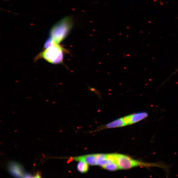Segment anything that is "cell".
I'll return each instance as SVG.
<instances>
[{"label": "cell", "instance_id": "1", "mask_svg": "<svg viewBox=\"0 0 178 178\" xmlns=\"http://www.w3.org/2000/svg\"><path fill=\"white\" fill-rule=\"evenodd\" d=\"M113 154L116 162L118 165L119 169L128 170L136 167L148 169L157 167L163 169L166 173L169 172L170 169V166L163 162H147L135 160L126 155Z\"/></svg>", "mask_w": 178, "mask_h": 178}, {"label": "cell", "instance_id": "2", "mask_svg": "<svg viewBox=\"0 0 178 178\" xmlns=\"http://www.w3.org/2000/svg\"><path fill=\"white\" fill-rule=\"evenodd\" d=\"M73 25L74 21L72 17H64L52 26L49 33V38L55 43L60 44L69 35Z\"/></svg>", "mask_w": 178, "mask_h": 178}, {"label": "cell", "instance_id": "3", "mask_svg": "<svg viewBox=\"0 0 178 178\" xmlns=\"http://www.w3.org/2000/svg\"><path fill=\"white\" fill-rule=\"evenodd\" d=\"M69 51L53 41L51 46L43 49L35 59V61L40 59L54 64H63L64 53Z\"/></svg>", "mask_w": 178, "mask_h": 178}, {"label": "cell", "instance_id": "4", "mask_svg": "<svg viewBox=\"0 0 178 178\" xmlns=\"http://www.w3.org/2000/svg\"><path fill=\"white\" fill-rule=\"evenodd\" d=\"M148 116V113L146 112L136 113L124 117L125 122L128 125L137 123L145 119Z\"/></svg>", "mask_w": 178, "mask_h": 178}, {"label": "cell", "instance_id": "5", "mask_svg": "<svg viewBox=\"0 0 178 178\" xmlns=\"http://www.w3.org/2000/svg\"><path fill=\"white\" fill-rule=\"evenodd\" d=\"M8 169L11 175L15 178H22L25 173L23 167L16 162H10L8 164Z\"/></svg>", "mask_w": 178, "mask_h": 178}, {"label": "cell", "instance_id": "6", "mask_svg": "<svg viewBox=\"0 0 178 178\" xmlns=\"http://www.w3.org/2000/svg\"><path fill=\"white\" fill-rule=\"evenodd\" d=\"M72 159L77 161H82L91 166L97 165V154L83 155L72 157Z\"/></svg>", "mask_w": 178, "mask_h": 178}, {"label": "cell", "instance_id": "7", "mask_svg": "<svg viewBox=\"0 0 178 178\" xmlns=\"http://www.w3.org/2000/svg\"><path fill=\"white\" fill-rule=\"evenodd\" d=\"M124 117L117 119L113 122L110 123L106 126L107 128H114L126 126Z\"/></svg>", "mask_w": 178, "mask_h": 178}, {"label": "cell", "instance_id": "8", "mask_svg": "<svg viewBox=\"0 0 178 178\" xmlns=\"http://www.w3.org/2000/svg\"><path fill=\"white\" fill-rule=\"evenodd\" d=\"M89 165L85 162L79 161L77 165L78 171L82 173H84L88 172L89 170Z\"/></svg>", "mask_w": 178, "mask_h": 178}, {"label": "cell", "instance_id": "9", "mask_svg": "<svg viewBox=\"0 0 178 178\" xmlns=\"http://www.w3.org/2000/svg\"><path fill=\"white\" fill-rule=\"evenodd\" d=\"M102 168L110 171H115L119 169V166L116 162L110 163L104 166Z\"/></svg>", "mask_w": 178, "mask_h": 178}, {"label": "cell", "instance_id": "10", "mask_svg": "<svg viewBox=\"0 0 178 178\" xmlns=\"http://www.w3.org/2000/svg\"><path fill=\"white\" fill-rule=\"evenodd\" d=\"M33 177L31 174L25 173L22 178H32Z\"/></svg>", "mask_w": 178, "mask_h": 178}, {"label": "cell", "instance_id": "11", "mask_svg": "<svg viewBox=\"0 0 178 178\" xmlns=\"http://www.w3.org/2000/svg\"><path fill=\"white\" fill-rule=\"evenodd\" d=\"M32 178H42V177L40 174H37L35 176L33 177Z\"/></svg>", "mask_w": 178, "mask_h": 178}, {"label": "cell", "instance_id": "12", "mask_svg": "<svg viewBox=\"0 0 178 178\" xmlns=\"http://www.w3.org/2000/svg\"><path fill=\"white\" fill-rule=\"evenodd\" d=\"M178 71V68L176 69V70L175 72H174L171 75V76H172L173 75H174V74H175Z\"/></svg>", "mask_w": 178, "mask_h": 178}]
</instances>
